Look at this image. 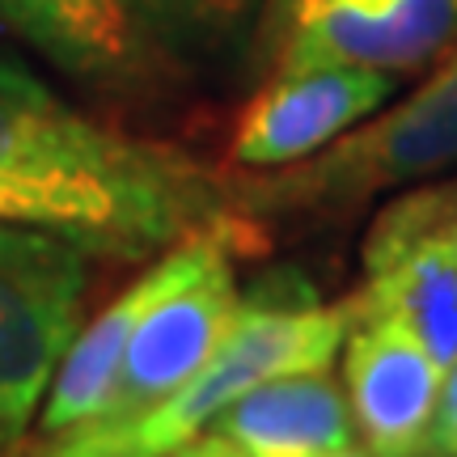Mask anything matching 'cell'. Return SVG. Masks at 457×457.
<instances>
[{
    "instance_id": "cell-8",
    "label": "cell",
    "mask_w": 457,
    "mask_h": 457,
    "mask_svg": "<svg viewBox=\"0 0 457 457\" xmlns=\"http://www.w3.org/2000/svg\"><path fill=\"white\" fill-rule=\"evenodd\" d=\"M403 77L360 64H322L271 72L242 106L228 140V162L237 170H279L313 157L364 123L394 98Z\"/></svg>"
},
{
    "instance_id": "cell-18",
    "label": "cell",
    "mask_w": 457,
    "mask_h": 457,
    "mask_svg": "<svg viewBox=\"0 0 457 457\" xmlns=\"http://www.w3.org/2000/svg\"><path fill=\"white\" fill-rule=\"evenodd\" d=\"M415 457H457V453H445V449H424V453H415Z\"/></svg>"
},
{
    "instance_id": "cell-13",
    "label": "cell",
    "mask_w": 457,
    "mask_h": 457,
    "mask_svg": "<svg viewBox=\"0 0 457 457\" xmlns=\"http://www.w3.org/2000/svg\"><path fill=\"white\" fill-rule=\"evenodd\" d=\"M165 51H216L259 13V0H128Z\"/></svg>"
},
{
    "instance_id": "cell-5",
    "label": "cell",
    "mask_w": 457,
    "mask_h": 457,
    "mask_svg": "<svg viewBox=\"0 0 457 457\" xmlns=\"http://www.w3.org/2000/svg\"><path fill=\"white\" fill-rule=\"evenodd\" d=\"M457 43V0H259V60L271 72L360 64L420 72Z\"/></svg>"
},
{
    "instance_id": "cell-15",
    "label": "cell",
    "mask_w": 457,
    "mask_h": 457,
    "mask_svg": "<svg viewBox=\"0 0 457 457\" xmlns=\"http://www.w3.org/2000/svg\"><path fill=\"white\" fill-rule=\"evenodd\" d=\"M162 457H245L242 449L233 441H225L220 432H199V436H191V441H182V445H174L170 453H162Z\"/></svg>"
},
{
    "instance_id": "cell-1",
    "label": "cell",
    "mask_w": 457,
    "mask_h": 457,
    "mask_svg": "<svg viewBox=\"0 0 457 457\" xmlns=\"http://www.w3.org/2000/svg\"><path fill=\"white\" fill-rule=\"evenodd\" d=\"M0 179L77 199L111 233L114 259L165 254L233 212L220 179L187 153L94 123L13 60H0Z\"/></svg>"
},
{
    "instance_id": "cell-7",
    "label": "cell",
    "mask_w": 457,
    "mask_h": 457,
    "mask_svg": "<svg viewBox=\"0 0 457 457\" xmlns=\"http://www.w3.org/2000/svg\"><path fill=\"white\" fill-rule=\"evenodd\" d=\"M245 228L242 212H225L212 225L187 233L182 242H174L165 250V259H157L145 276L136 279L131 288L114 296L111 305L89 322L85 330L72 335L60 369L51 377L47 394H43V407H38V432L55 441L72 428L89 424L106 398L114 390V377H119V360H123V347H128L131 330L140 327L145 318L165 293H174L179 284L195 279L204 267H212L216 259L233 254L228 245H237V233Z\"/></svg>"
},
{
    "instance_id": "cell-2",
    "label": "cell",
    "mask_w": 457,
    "mask_h": 457,
    "mask_svg": "<svg viewBox=\"0 0 457 457\" xmlns=\"http://www.w3.org/2000/svg\"><path fill=\"white\" fill-rule=\"evenodd\" d=\"M347 327L352 301L318 305L310 293H296V284L259 288L242 296L233 330L187 386H179L145 415H136L131 424H85L77 432H64L38 457H162L174 445L208 432L233 398L262 381L330 369L339 360Z\"/></svg>"
},
{
    "instance_id": "cell-12",
    "label": "cell",
    "mask_w": 457,
    "mask_h": 457,
    "mask_svg": "<svg viewBox=\"0 0 457 457\" xmlns=\"http://www.w3.org/2000/svg\"><path fill=\"white\" fill-rule=\"evenodd\" d=\"M212 432L245 457H330L356 441L347 394L330 369L271 377L245 390L212 420Z\"/></svg>"
},
{
    "instance_id": "cell-14",
    "label": "cell",
    "mask_w": 457,
    "mask_h": 457,
    "mask_svg": "<svg viewBox=\"0 0 457 457\" xmlns=\"http://www.w3.org/2000/svg\"><path fill=\"white\" fill-rule=\"evenodd\" d=\"M457 441V360L445 369L441 403H436V424H432V449H449Z\"/></svg>"
},
{
    "instance_id": "cell-16",
    "label": "cell",
    "mask_w": 457,
    "mask_h": 457,
    "mask_svg": "<svg viewBox=\"0 0 457 457\" xmlns=\"http://www.w3.org/2000/svg\"><path fill=\"white\" fill-rule=\"evenodd\" d=\"M432 204H436V225H441L445 242L457 250V182L432 187Z\"/></svg>"
},
{
    "instance_id": "cell-10",
    "label": "cell",
    "mask_w": 457,
    "mask_h": 457,
    "mask_svg": "<svg viewBox=\"0 0 457 457\" xmlns=\"http://www.w3.org/2000/svg\"><path fill=\"white\" fill-rule=\"evenodd\" d=\"M0 30L102 94H153L174 60L128 0H0Z\"/></svg>"
},
{
    "instance_id": "cell-3",
    "label": "cell",
    "mask_w": 457,
    "mask_h": 457,
    "mask_svg": "<svg viewBox=\"0 0 457 457\" xmlns=\"http://www.w3.org/2000/svg\"><path fill=\"white\" fill-rule=\"evenodd\" d=\"M449 165H457V43L436 60L432 77L390 111H373L305 162L242 170L220 187L228 208L242 216H318L347 212Z\"/></svg>"
},
{
    "instance_id": "cell-11",
    "label": "cell",
    "mask_w": 457,
    "mask_h": 457,
    "mask_svg": "<svg viewBox=\"0 0 457 457\" xmlns=\"http://www.w3.org/2000/svg\"><path fill=\"white\" fill-rule=\"evenodd\" d=\"M343 394L364 449L377 457H415L432 449L445 369L411 330L386 318H356L339 347Z\"/></svg>"
},
{
    "instance_id": "cell-20",
    "label": "cell",
    "mask_w": 457,
    "mask_h": 457,
    "mask_svg": "<svg viewBox=\"0 0 457 457\" xmlns=\"http://www.w3.org/2000/svg\"><path fill=\"white\" fill-rule=\"evenodd\" d=\"M0 453H4V445H0Z\"/></svg>"
},
{
    "instance_id": "cell-19",
    "label": "cell",
    "mask_w": 457,
    "mask_h": 457,
    "mask_svg": "<svg viewBox=\"0 0 457 457\" xmlns=\"http://www.w3.org/2000/svg\"><path fill=\"white\" fill-rule=\"evenodd\" d=\"M445 453H457V441H453V445H449V449H445Z\"/></svg>"
},
{
    "instance_id": "cell-6",
    "label": "cell",
    "mask_w": 457,
    "mask_h": 457,
    "mask_svg": "<svg viewBox=\"0 0 457 457\" xmlns=\"http://www.w3.org/2000/svg\"><path fill=\"white\" fill-rule=\"evenodd\" d=\"M364 284L352 301L356 318H386L411 330L432 360H457V250L436 225L432 187L394 199L364 237Z\"/></svg>"
},
{
    "instance_id": "cell-17",
    "label": "cell",
    "mask_w": 457,
    "mask_h": 457,
    "mask_svg": "<svg viewBox=\"0 0 457 457\" xmlns=\"http://www.w3.org/2000/svg\"><path fill=\"white\" fill-rule=\"evenodd\" d=\"M330 457H377L373 449H352V445H347V449H339V453H330Z\"/></svg>"
},
{
    "instance_id": "cell-9",
    "label": "cell",
    "mask_w": 457,
    "mask_h": 457,
    "mask_svg": "<svg viewBox=\"0 0 457 457\" xmlns=\"http://www.w3.org/2000/svg\"><path fill=\"white\" fill-rule=\"evenodd\" d=\"M237 305H242V293L233 284L228 254L216 259L212 267H204L195 279L179 284L174 293H165L140 318V327L131 330L111 398L89 424H131L136 415H145L148 407H157L179 386H187L233 330Z\"/></svg>"
},
{
    "instance_id": "cell-4",
    "label": "cell",
    "mask_w": 457,
    "mask_h": 457,
    "mask_svg": "<svg viewBox=\"0 0 457 457\" xmlns=\"http://www.w3.org/2000/svg\"><path fill=\"white\" fill-rule=\"evenodd\" d=\"M89 250L51 228L0 220V445L43 407L51 377L81 327Z\"/></svg>"
}]
</instances>
